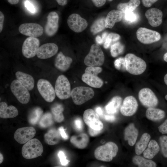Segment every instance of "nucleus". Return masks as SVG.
Returning <instances> with one entry per match:
<instances>
[{
  "label": "nucleus",
  "mask_w": 167,
  "mask_h": 167,
  "mask_svg": "<svg viewBox=\"0 0 167 167\" xmlns=\"http://www.w3.org/2000/svg\"><path fill=\"white\" fill-rule=\"evenodd\" d=\"M126 70L130 74L138 75L144 72L147 67L145 61L135 54L129 53L125 56Z\"/></svg>",
  "instance_id": "f257e3e1"
},
{
  "label": "nucleus",
  "mask_w": 167,
  "mask_h": 167,
  "mask_svg": "<svg viewBox=\"0 0 167 167\" xmlns=\"http://www.w3.org/2000/svg\"><path fill=\"white\" fill-rule=\"evenodd\" d=\"M118 150V146L116 143L109 142L97 148L95 151L94 156L98 160L110 161L116 156Z\"/></svg>",
  "instance_id": "f03ea898"
},
{
  "label": "nucleus",
  "mask_w": 167,
  "mask_h": 167,
  "mask_svg": "<svg viewBox=\"0 0 167 167\" xmlns=\"http://www.w3.org/2000/svg\"><path fill=\"white\" fill-rule=\"evenodd\" d=\"M43 148L41 142L37 139H32L26 142L22 149V154L27 159L36 158L42 153Z\"/></svg>",
  "instance_id": "7ed1b4c3"
},
{
  "label": "nucleus",
  "mask_w": 167,
  "mask_h": 167,
  "mask_svg": "<svg viewBox=\"0 0 167 167\" xmlns=\"http://www.w3.org/2000/svg\"><path fill=\"white\" fill-rule=\"evenodd\" d=\"M104 60L102 50L98 44H94L91 46L89 52L85 57L84 63L88 66H99L103 64Z\"/></svg>",
  "instance_id": "20e7f679"
},
{
  "label": "nucleus",
  "mask_w": 167,
  "mask_h": 167,
  "mask_svg": "<svg viewBox=\"0 0 167 167\" xmlns=\"http://www.w3.org/2000/svg\"><path fill=\"white\" fill-rule=\"evenodd\" d=\"M94 95V92L91 88L83 86L74 88L71 93L74 103L78 105H82L90 100Z\"/></svg>",
  "instance_id": "39448f33"
},
{
  "label": "nucleus",
  "mask_w": 167,
  "mask_h": 167,
  "mask_svg": "<svg viewBox=\"0 0 167 167\" xmlns=\"http://www.w3.org/2000/svg\"><path fill=\"white\" fill-rule=\"evenodd\" d=\"M54 89L56 96L61 99H67L71 96L70 83L67 78L63 75L58 77L56 81Z\"/></svg>",
  "instance_id": "423d86ee"
},
{
  "label": "nucleus",
  "mask_w": 167,
  "mask_h": 167,
  "mask_svg": "<svg viewBox=\"0 0 167 167\" xmlns=\"http://www.w3.org/2000/svg\"><path fill=\"white\" fill-rule=\"evenodd\" d=\"M11 92L18 100L22 104L28 103L30 99V94L28 90L17 79L11 83Z\"/></svg>",
  "instance_id": "0eeeda50"
},
{
  "label": "nucleus",
  "mask_w": 167,
  "mask_h": 167,
  "mask_svg": "<svg viewBox=\"0 0 167 167\" xmlns=\"http://www.w3.org/2000/svg\"><path fill=\"white\" fill-rule=\"evenodd\" d=\"M137 39L141 43L148 44L157 42L161 38V36L158 32L145 28L141 27L137 31Z\"/></svg>",
  "instance_id": "6e6552de"
},
{
  "label": "nucleus",
  "mask_w": 167,
  "mask_h": 167,
  "mask_svg": "<svg viewBox=\"0 0 167 167\" xmlns=\"http://www.w3.org/2000/svg\"><path fill=\"white\" fill-rule=\"evenodd\" d=\"M37 88L41 95L47 102H52L55 97V89L50 82L45 79H40L37 83Z\"/></svg>",
  "instance_id": "1a4fd4ad"
},
{
  "label": "nucleus",
  "mask_w": 167,
  "mask_h": 167,
  "mask_svg": "<svg viewBox=\"0 0 167 167\" xmlns=\"http://www.w3.org/2000/svg\"><path fill=\"white\" fill-rule=\"evenodd\" d=\"M139 100L144 106L148 108L155 107L158 103V100L154 92L149 88L141 89L138 94Z\"/></svg>",
  "instance_id": "9d476101"
},
{
  "label": "nucleus",
  "mask_w": 167,
  "mask_h": 167,
  "mask_svg": "<svg viewBox=\"0 0 167 167\" xmlns=\"http://www.w3.org/2000/svg\"><path fill=\"white\" fill-rule=\"evenodd\" d=\"M83 119L89 127L97 131L102 130L103 124L100 120L98 115L92 109H88L84 112Z\"/></svg>",
  "instance_id": "9b49d317"
},
{
  "label": "nucleus",
  "mask_w": 167,
  "mask_h": 167,
  "mask_svg": "<svg viewBox=\"0 0 167 167\" xmlns=\"http://www.w3.org/2000/svg\"><path fill=\"white\" fill-rule=\"evenodd\" d=\"M40 42L36 37H29L24 41L22 46V52L24 56L27 58L34 57L39 47Z\"/></svg>",
  "instance_id": "f8f14e48"
},
{
  "label": "nucleus",
  "mask_w": 167,
  "mask_h": 167,
  "mask_svg": "<svg viewBox=\"0 0 167 167\" xmlns=\"http://www.w3.org/2000/svg\"><path fill=\"white\" fill-rule=\"evenodd\" d=\"M19 31L22 34L29 37H37L42 35L44 30L39 24L35 23H27L21 24Z\"/></svg>",
  "instance_id": "ddd939ff"
},
{
  "label": "nucleus",
  "mask_w": 167,
  "mask_h": 167,
  "mask_svg": "<svg viewBox=\"0 0 167 167\" xmlns=\"http://www.w3.org/2000/svg\"><path fill=\"white\" fill-rule=\"evenodd\" d=\"M67 23L69 28L76 32H80L83 31L88 25V22L86 19L79 14L75 13L69 15L67 19Z\"/></svg>",
  "instance_id": "4468645a"
},
{
  "label": "nucleus",
  "mask_w": 167,
  "mask_h": 167,
  "mask_svg": "<svg viewBox=\"0 0 167 167\" xmlns=\"http://www.w3.org/2000/svg\"><path fill=\"white\" fill-rule=\"evenodd\" d=\"M36 131L32 126L23 127L18 128L15 131L14 139L20 144L26 143L32 139L35 135Z\"/></svg>",
  "instance_id": "2eb2a0df"
},
{
  "label": "nucleus",
  "mask_w": 167,
  "mask_h": 167,
  "mask_svg": "<svg viewBox=\"0 0 167 167\" xmlns=\"http://www.w3.org/2000/svg\"><path fill=\"white\" fill-rule=\"evenodd\" d=\"M138 106L136 99L132 96H128L124 99L120 108V111L124 116H131L136 112Z\"/></svg>",
  "instance_id": "dca6fc26"
},
{
  "label": "nucleus",
  "mask_w": 167,
  "mask_h": 167,
  "mask_svg": "<svg viewBox=\"0 0 167 167\" xmlns=\"http://www.w3.org/2000/svg\"><path fill=\"white\" fill-rule=\"evenodd\" d=\"M59 19V16L56 12L52 11L49 13L45 29L47 36H52L56 33L58 28Z\"/></svg>",
  "instance_id": "f3484780"
},
{
  "label": "nucleus",
  "mask_w": 167,
  "mask_h": 167,
  "mask_svg": "<svg viewBox=\"0 0 167 167\" xmlns=\"http://www.w3.org/2000/svg\"><path fill=\"white\" fill-rule=\"evenodd\" d=\"M58 51V47L55 44L47 43L40 46L36 53L37 57L41 59H46L54 56Z\"/></svg>",
  "instance_id": "a211bd4d"
},
{
  "label": "nucleus",
  "mask_w": 167,
  "mask_h": 167,
  "mask_svg": "<svg viewBox=\"0 0 167 167\" xmlns=\"http://www.w3.org/2000/svg\"><path fill=\"white\" fill-rule=\"evenodd\" d=\"M145 15L149 24L152 27H157L162 22L163 13L158 9L154 8L148 10L145 12Z\"/></svg>",
  "instance_id": "6ab92c4d"
},
{
  "label": "nucleus",
  "mask_w": 167,
  "mask_h": 167,
  "mask_svg": "<svg viewBox=\"0 0 167 167\" xmlns=\"http://www.w3.org/2000/svg\"><path fill=\"white\" fill-rule=\"evenodd\" d=\"M72 62V59L69 57L65 56L62 52L57 54L54 62L56 67L61 71H66L70 67Z\"/></svg>",
  "instance_id": "aec40b11"
},
{
  "label": "nucleus",
  "mask_w": 167,
  "mask_h": 167,
  "mask_svg": "<svg viewBox=\"0 0 167 167\" xmlns=\"http://www.w3.org/2000/svg\"><path fill=\"white\" fill-rule=\"evenodd\" d=\"M138 135V131L133 123L130 124L125 129L124 138L127 141L130 146H134L135 143Z\"/></svg>",
  "instance_id": "412c9836"
},
{
  "label": "nucleus",
  "mask_w": 167,
  "mask_h": 167,
  "mask_svg": "<svg viewBox=\"0 0 167 167\" xmlns=\"http://www.w3.org/2000/svg\"><path fill=\"white\" fill-rule=\"evenodd\" d=\"M122 16V13L118 10H113L110 11L105 18V28H112L116 23L121 20Z\"/></svg>",
  "instance_id": "4be33fe9"
},
{
  "label": "nucleus",
  "mask_w": 167,
  "mask_h": 167,
  "mask_svg": "<svg viewBox=\"0 0 167 167\" xmlns=\"http://www.w3.org/2000/svg\"><path fill=\"white\" fill-rule=\"evenodd\" d=\"M18 112L17 108L13 105L8 106L4 102L0 103V117L3 118H13L17 116Z\"/></svg>",
  "instance_id": "5701e85b"
},
{
  "label": "nucleus",
  "mask_w": 167,
  "mask_h": 167,
  "mask_svg": "<svg viewBox=\"0 0 167 167\" xmlns=\"http://www.w3.org/2000/svg\"><path fill=\"white\" fill-rule=\"evenodd\" d=\"M17 79L28 90H32L34 86V80L31 75L24 72L18 71L15 73Z\"/></svg>",
  "instance_id": "b1692460"
},
{
  "label": "nucleus",
  "mask_w": 167,
  "mask_h": 167,
  "mask_svg": "<svg viewBox=\"0 0 167 167\" xmlns=\"http://www.w3.org/2000/svg\"><path fill=\"white\" fill-rule=\"evenodd\" d=\"M122 98L118 96L113 97L105 107L106 112L109 114L117 113L121 107Z\"/></svg>",
  "instance_id": "393cba45"
},
{
  "label": "nucleus",
  "mask_w": 167,
  "mask_h": 167,
  "mask_svg": "<svg viewBox=\"0 0 167 167\" xmlns=\"http://www.w3.org/2000/svg\"><path fill=\"white\" fill-rule=\"evenodd\" d=\"M89 139L85 133H81L78 135H73L70 139L71 143L76 148L83 149L88 145Z\"/></svg>",
  "instance_id": "a878e982"
},
{
  "label": "nucleus",
  "mask_w": 167,
  "mask_h": 167,
  "mask_svg": "<svg viewBox=\"0 0 167 167\" xmlns=\"http://www.w3.org/2000/svg\"><path fill=\"white\" fill-rule=\"evenodd\" d=\"M82 81L92 87L100 88L103 84V81L97 76L84 73L82 77Z\"/></svg>",
  "instance_id": "bb28decb"
},
{
  "label": "nucleus",
  "mask_w": 167,
  "mask_h": 167,
  "mask_svg": "<svg viewBox=\"0 0 167 167\" xmlns=\"http://www.w3.org/2000/svg\"><path fill=\"white\" fill-rule=\"evenodd\" d=\"M165 112L161 109L154 107L148 108L146 111V116L149 120L152 121H159L165 116Z\"/></svg>",
  "instance_id": "cd10ccee"
},
{
  "label": "nucleus",
  "mask_w": 167,
  "mask_h": 167,
  "mask_svg": "<svg viewBox=\"0 0 167 167\" xmlns=\"http://www.w3.org/2000/svg\"><path fill=\"white\" fill-rule=\"evenodd\" d=\"M150 135L147 133H143L140 140L136 143L135 147V152L137 155L141 154L148 146L150 139Z\"/></svg>",
  "instance_id": "c85d7f7f"
},
{
  "label": "nucleus",
  "mask_w": 167,
  "mask_h": 167,
  "mask_svg": "<svg viewBox=\"0 0 167 167\" xmlns=\"http://www.w3.org/2000/svg\"><path fill=\"white\" fill-rule=\"evenodd\" d=\"M60 135L58 131L54 128L49 129L46 133L44 138L45 142L49 145L57 144L60 139Z\"/></svg>",
  "instance_id": "c756f323"
},
{
  "label": "nucleus",
  "mask_w": 167,
  "mask_h": 167,
  "mask_svg": "<svg viewBox=\"0 0 167 167\" xmlns=\"http://www.w3.org/2000/svg\"><path fill=\"white\" fill-rule=\"evenodd\" d=\"M159 150L160 147L157 143L154 140H152L149 142L147 148L143 152V156L148 159H152Z\"/></svg>",
  "instance_id": "7c9ffc66"
},
{
  "label": "nucleus",
  "mask_w": 167,
  "mask_h": 167,
  "mask_svg": "<svg viewBox=\"0 0 167 167\" xmlns=\"http://www.w3.org/2000/svg\"><path fill=\"white\" fill-rule=\"evenodd\" d=\"M140 3L139 0H130L127 2L121 3L117 6L118 10L125 13L129 11H133Z\"/></svg>",
  "instance_id": "2f4dec72"
},
{
  "label": "nucleus",
  "mask_w": 167,
  "mask_h": 167,
  "mask_svg": "<svg viewBox=\"0 0 167 167\" xmlns=\"http://www.w3.org/2000/svg\"><path fill=\"white\" fill-rule=\"evenodd\" d=\"M64 110L63 106L60 104H55L52 106L51 113L55 121L60 122L64 120V117L62 113Z\"/></svg>",
  "instance_id": "473e14b6"
},
{
  "label": "nucleus",
  "mask_w": 167,
  "mask_h": 167,
  "mask_svg": "<svg viewBox=\"0 0 167 167\" xmlns=\"http://www.w3.org/2000/svg\"><path fill=\"white\" fill-rule=\"evenodd\" d=\"M133 162L139 167H155L156 163L153 161L147 159L139 155L134 156L132 158Z\"/></svg>",
  "instance_id": "72a5a7b5"
},
{
  "label": "nucleus",
  "mask_w": 167,
  "mask_h": 167,
  "mask_svg": "<svg viewBox=\"0 0 167 167\" xmlns=\"http://www.w3.org/2000/svg\"><path fill=\"white\" fill-rule=\"evenodd\" d=\"M43 111L39 107H36L32 109L30 112L28 117L29 123L35 125L39 121L43 115Z\"/></svg>",
  "instance_id": "f704fd0d"
},
{
  "label": "nucleus",
  "mask_w": 167,
  "mask_h": 167,
  "mask_svg": "<svg viewBox=\"0 0 167 167\" xmlns=\"http://www.w3.org/2000/svg\"><path fill=\"white\" fill-rule=\"evenodd\" d=\"M53 120H54L51 113L47 112L42 116L39 121V124L42 128H47L53 124Z\"/></svg>",
  "instance_id": "c9c22d12"
},
{
  "label": "nucleus",
  "mask_w": 167,
  "mask_h": 167,
  "mask_svg": "<svg viewBox=\"0 0 167 167\" xmlns=\"http://www.w3.org/2000/svg\"><path fill=\"white\" fill-rule=\"evenodd\" d=\"M105 18L104 17L100 18L96 20L92 25L90 30L93 34L101 31L105 28Z\"/></svg>",
  "instance_id": "e433bc0d"
},
{
  "label": "nucleus",
  "mask_w": 167,
  "mask_h": 167,
  "mask_svg": "<svg viewBox=\"0 0 167 167\" xmlns=\"http://www.w3.org/2000/svg\"><path fill=\"white\" fill-rule=\"evenodd\" d=\"M124 45L120 42H117L113 44L111 47L110 53L113 57H117L123 51Z\"/></svg>",
  "instance_id": "4c0bfd02"
},
{
  "label": "nucleus",
  "mask_w": 167,
  "mask_h": 167,
  "mask_svg": "<svg viewBox=\"0 0 167 167\" xmlns=\"http://www.w3.org/2000/svg\"><path fill=\"white\" fill-rule=\"evenodd\" d=\"M159 142L162 154L165 157L167 158V136H160Z\"/></svg>",
  "instance_id": "58836bf2"
},
{
  "label": "nucleus",
  "mask_w": 167,
  "mask_h": 167,
  "mask_svg": "<svg viewBox=\"0 0 167 167\" xmlns=\"http://www.w3.org/2000/svg\"><path fill=\"white\" fill-rule=\"evenodd\" d=\"M102 71V68L99 66H88L85 69V73L92 75H97Z\"/></svg>",
  "instance_id": "ea45409f"
},
{
  "label": "nucleus",
  "mask_w": 167,
  "mask_h": 167,
  "mask_svg": "<svg viewBox=\"0 0 167 167\" xmlns=\"http://www.w3.org/2000/svg\"><path fill=\"white\" fill-rule=\"evenodd\" d=\"M114 65L115 68L118 70H126L124 58L121 57L116 59L114 62Z\"/></svg>",
  "instance_id": "a19ab883"
},
{
  "label": "nucleus",
  "mask_w": 167,
  "mask_h": 167,
  "mask_svg": "<svg viewBox=\"0 0 167 167\" xmlns=\"http://www.w3.org/2000/svg\"><path fill=\"white\" fill-rule=\"evenodd\" d=\"M125 19L129 23H133L137 19V15L133 11L126 12L124 13Z\"/></svg>",
  "instance_id": "79ce46f5"
},
{
  "label": "nucleus",
  "mask_w": 167,
  "mask_h": 167,
  "mask_svg": "<svg viewBox=\"0 0 167 167\" xmlns=\"http://www.w3.org/2000/svg\"><path fill=\"white\" fill-rule=\"evenodd\" d=\"M58 156L62 165H66L68 164L69 161L66 159V156L63 151H59L58 153Z\"/></svg>",
  "instance_id": "37998d69"
},
{
  "label": "nucleus",
  "mask_w": 167,
  "mask_h": 167,
  "mask_svg": "<svg viewBox=\"0 0 167 167\" xmlns=\"http://www.w3.org/2000/svg\"><path fill=\"white\" fill-rule=\"evenodd\" d=\"M25 7L30 12L33 14L36 13V9L34 5L29 0H26L24 2Z\"/></svg>",
  "instance_id": "c03bdc74"
},
{
  "label": "nucleus",
  "mask_w": 167,
  "mask_h": 167,
  "mask_svg": "<svg viewBox=\"0 0 167 167\" xmlns=\"http://www.w3.org/2000/svg\"><path fill=\"white\" fill-rule=\"evenodd\" d=\"M159 131L162 134H167V119L158 127Z\"/></svg>",
  "instance_id": "a18cd8bd"
},
{
  "label": "nucleus",
  "mask_w": 167,
  "mask_h": 167,
  "mask_svg": "<svg viewBox=\"0 0 167 167\" xmlns=\"http://www.w3.org/2000/svg\"><path fill=\"white\" fill-rule=\"evenodd\" d=\"M75 124L76 129L78 131H81L83 129V125L82 121L80 118H77L75 119Z\"/></svg>",
  "instance_id": "49530a36"
},
{
  "label": "nucleus",
  "mask_w": 167,
  "mask_h": 167,
  "mask_svg": "<svg viewBox=\"0 0 167 167\" xmlns=\"http://www.w3.org/2000/svg\"><path fill=\"white\" fill-rule=\"evenodd\" d=\"M58 131L61 137L64 139H67L69 137L65 132V129L62 126L60 127Z\"/></svg>",
  "instance_id": "de8ad7c7"
},
{
  "label": "nucleus",
  "mask_w": 167,
  "mask_h": 167,
  "mask_svg": "<svg viewBox=\"0 0 167 167\" xmlns=\"http://www.w3.org/2000/svg\"><path fill=\"white\" fill-rule=\"evenodd\" d=\"M158 0H142L143 5L147 7H151L152 5L156 2Z\"/></svg>",
  "instance_id": "09e8293b"
},
{
  "label": "nucleus",
  "mask_w": 167,
  "mask_h": 167,
  "mask_svg": "<svg viewBox=\"0 0 167 167\" xmlns=\"http://www.w3.org/2000/svg\"><path fill=\"white\" fill-rule=\"evenodd\" d=\"M94 4L97 7L103 6L106 2V0H92Z\"/></svg>",
  "instance_id": "8fccbe9b"
},
{
  "label": "nucleus",
  "mask_w": 167,
  "mask_h": 167,
  "mask_svg": "<svg viewBox=\"0 0 167 167\" xmlns=\"http://www.w3.org/2000/svg\"><path fill=\"white\" fill-rule=\"evenodd\" d=\"M102 130L97 131L92 129L90 127L88 129V132L90 135L92 136H96L100 134Z\"/></svg>",
  "instance_id": "3c124183"
},
{
  "label": "nucleus",
  "mask_w": 167,
  "mask_h": 167,
  "mask_svg": "<svg viewBox=\"0 0 167 167\" xmlns=\"http://www.w3.org/2000/svg\"><path fill=\"white\" fill-rule=\"evenodd\" d=\"M112 41H113L112 39L108 35L105 41L104 42V48L106 49L108 48L109 46Z\"/></svg>",
  "instance_id": "603ef678"
},
{
  "label": "nucleus",
  "mask_w": 167,
  "mask_h": 167,
  "mask_svg": "<svg viewBox=\"0 0 167 167\" xmlns=\"http://www.w3.org/2000/svg\"><path fill=\"white\" fill-rule=\"evenodd\" d=\"M4 16L3 13L0 11V32H1L2 30L3 26Z\"/></svg>",
  "instance_id": "864d4df0"
},
{
  "label": "nucleus",
  "mask_w": 167,
  "mask_h": 167,
  "mask_svg": "<svg viewBox=\"0 0 167 167\" xmlns=\"http://www.w3.org/2000/svg\"><path fill=\"white\" fill-rule=\"evenodd\" d=\"M104 119L108 121L112 122L115 119V117L112 115H105L104 116Z\"/></svg>",
  "instance_id": "5fc2aeb1"
},
{
  "label": "nucleus",
  "mask_w": 167,
  "mask_h": 167,
  "mask_svg": "<svg viewBox=\"0 0 167 167\" xmlns=\"http://www.w3.org/2000/svg\"><path fill=\"white\" fill-rule=\"evenodd\" d=\"M95 112L100 116H103V111L102 108L100 107H97L95 109Z\"/></svg>",
  "instance_id": "6e6d98bb"
},
{
  "label": "nucleus",
  "mask_w": 167,
  "mask_h": 167,
  "mask_svg": "<svg viewBox=\"0 0 167 167\" xmlns=\"http://www.w3.org/2000/svg\"><path fill=\"white\" fill-rule=\"evenodd\" d=\"M58 3L60 5L64 6L67 3L68 0H56Z\"/></svg>",
  "instance_id": "4d7b16f0"
},
{
  "label": "nucleus",
  "mask_w": 167,
  "mask_h": 167,
  "mask_svg": "<svg viewBox=\"0 0 167 167\" xmlns=\"http://www.w3.org/2000/svg\"><path fill=\"white\" fill-rule=\"evenodd\" d=\"M96 41L97 43L99 45L102 44L104 42L102 38L99 36H97L96 37Z\"/></svg>",
  "instance_id": "13d9d810"
},
{
  "label": "nucleus",
  "mask_w": 167,
  "mask_h": 167,
  "mask_svg": "<svg viewBox=\"0 0 167 167\" xmlns=\"http://www.w3.org/2000/svg\"><path fill=\"white\" fill-rule=\"evenodd\" d=\"M8 2L11 5H15L18 3L19 0H7Z\"/></svg>",
  "instance_id": "bf43d9fd"
},
{
  "label": "nucleus",
  "mask_w": 167,
  "mask_h": 167,
  "mask_svg": "<svg viewBox=\"0 0 167 167\" xmlns=\"http://www.w3.org/2000/svg\"><path fill=\"white\" fill-rule=\"evenodd\" d=\"M108 35V33L107 32H104L102 34L101 38L104 42L105 41Z\"/></svg>",
  "instance_id": "052dcab7"
},
{
  "label": "nucleus",
  "mask_w": 167,
  "mask_h": 167,
  "mask_svg": "<svg viewBox=\"0 0 167 167\" xmlns=\"http://www.w3.org/2000/svg\"><path fill=\"white\" fill-rule=\"evenodd\" d=\"M3 161V157L1 153H0V163L1 164Z\"/></svg>",
  "instance_id": "680f3d73"
},
{
  "label": "nucleus",
  "mask_w": 167,
  "mask_h": 167,
  "mask_svg": "<svg viewBox=\"0 0 167 167\" xmlns=\"http://www.w3.org/2000/svg\"><path fill=\"white\" fill-rule=\"evenodd\" d=\"M163 59L165 61L167 62V53H165L164 55Z\"/></svg>",
  "instance_id": "e2e57ef3"
},
{
  "label": "nucleus",
  "mask_w": 167,
  "mask_h": 167,
  "mask_svg": "<svg viewBox=\"0 0 167 167\" xmlns=\"http://www.w3.org/2000/svg\"><path fill=\"white\" fill-rule=\"evenodd\" d=\"M164 81L165 83L167 85V73L165 75L164 77Z\"/></svg>",
  "instance_id": "0e129e2a"
},
{
  "label": "nucleus",
  "mask_w": 167,
  "mask_h": 167,
  "mask_svg": "<svg viewBox=\"0 0 167 167\" xmlns=\"http://www.w3.org/2000/svg\"><path fill=\"white\" fill-rule=\"evenodd\" d=\"M165 99L167 101V95H166L165 96Z\"/></svg>",
  "instance_id": "69168bd1"
},
{
  "label": "nucleus",
  "mask_w": 167,
  "mask_h": 167,
  "mask_svg": "<svg viewBox=\"0 0 167 167\" xmlns=\"http://www.w3.org/2000/svg\"><path fill=\"white\" fill-rule=\"evenodd\" d=\"M108 0L109 1H112L113 0Z\"/></svg>",
  "instance_id": "338daca9"
}]
</instances>
